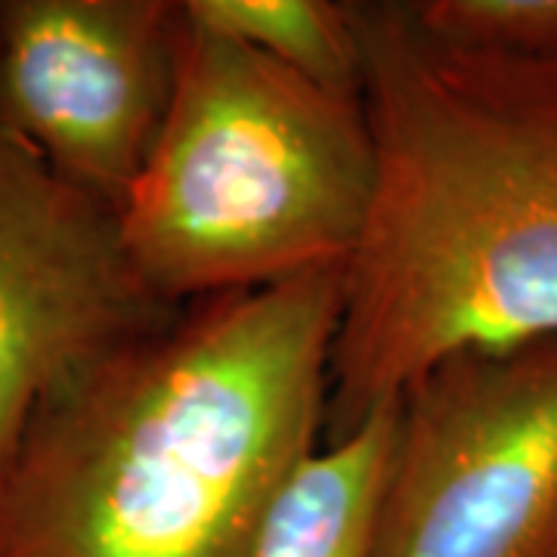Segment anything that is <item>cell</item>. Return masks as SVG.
<instances>
[{"instance_id":"5b68a950","label":"cell","mask_w":557,"mask_h":557,"mask_svg":"<svg viewBox=\"0 0 557 557\" xmlns=\"http://www.w3.org/2000/svg\"><path fill=\"white\" fill-rule=\"evenodd\" d=\"M174 313L127 258L119 208L0 124V468L62 387Z\"/></svg>"},{"instance_id":"277c9868","label":"cell","mask_w":557,"mask_h":557,"mask_svg":"<svg viewBox=\"0 0 557 557\" xmlns=\"http://www.w3.org/2000/svg\"><path fill=\"white\" fill-rule=\"evenodd\" d=\"M372 557H557V335L403 391Z\"/></svg>"},{"instance_id":"ba28073f","label":"cell","mask_w":557,"mask_h":557,"mask_svg":"<svg viewBox=\"0 0 557 557\" xmlns=\"http://www.w3.org/2000/svg\"><path fill=\"white\" fill-rule=\"evenodd\" d=\"M183 22L233 40L319 87L359 97V38L350 3L180 0Z\"/></svg>"},{"instance_id":"6da1fadb","label":"cell","mask_w":557,"mask_h":557,"mask_svg":"<svg viewBox=\"0 0 557 557\" xmlns=\"http://www.w3.org/2000/svg\"><path fill=\"white\" fill-rule=\"evenodd\" d=\"M372 189L341 278L322 443L443 359L557 335V60L431 35L350 3Z\"/></svg>"},{"instance_id":"52a82bcc","label":"cell","mask_w":557,"mask_h":557,"mask_svg":"<svg viewBox=\"0 0 557 557\" xmlns=\"http://www.w3.org/2000/svg\"><path fill=\"white\" fill-rule=\"evenodd\" d=\"M397 403L322 443L282 486L251 557H372Z\"/></svg>"},{"instance_id":"9c48e42d","label":"cell","mask_w":557,"mask_h":557,"mask_svg":"<svg viewBox=\"0 0 557 557\" xmlns=\"http://www.w3.org/2000/svg\"><path fill=\"white\" fill-rule=\"evenodd\" d=\"M418 22L437 38L511 60H557V0H421Z\"/></svg>"},{"instance_id":"3957f363","label":"cell","mask_w":557,"mask_h":557,"mask_svg":"<svg viewBox=\"0 0 557 557\" xmlns=\"http://www.w3.org/2000/svg\"><path fill=\"white\" fill-rule=\"evenodd\" d=\"M372 189L362 100L174 22L152 152L119 205L143 285L168 307L344 270Z\"/></svg>"},{"instance_id":"8992f818","label":"cell","mask_w":557,"mask_h":557,"mask_svg":"<svg viewBox=\"0 0 557 557\" xmlns=\"http://www.w3.org/2000/svg\"><path fill=\"white\" fill-rule=\"evenodd\" d=\"M177 3L0 0V124L119 208L159 137Z\"/></svg>"},{"instance_id":"7a4b0ae2","label":"cell","mask_w":557,"mask_h":557,"mask_svg":"<svg viewBox=\"0 0 557 557\" xmlns=\"http://www.w3.org/2000/svg\"><path fill=\"white\" fill-rule=\"evenodd\" d=\"M341 278L199 300L62 387L0 468V557H251L322 446Z\"/></svg>"}]
</instances>
